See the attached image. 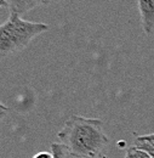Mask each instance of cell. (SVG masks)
Wrapping results in <instances>:
<instances>
[{
    "mask_svg": "<svg viewBox=\"0 0 154 158\" xmlns=\"http://www.w3.org/2000/svg\"><path fill=\"white\" fill-rule=\"evenodd\" d=\"M57 139L74 156L97 158L108 143L101 119L72 116L58 131Z\"/></svg>",
    "mask_w": 154,
    "mask_h": 158,
    "instance_id": "obj_1",
    "label": "cell"
},
{
    "mask_svg": "<svg viewBox=\"0 0 154 158\" xmlns=\"http://www.w3.org/2000/svg\"><path fill=\"white\" fill-rule=\"evenodd\" d=\"M47 29L49 26L45 23L26 21L17 14H10L0 26V55H11L26 49Z\"/></svg>",
    "mask_w": 154,
    "mask_h": 158,
    "instance_id": "obj_2",
    "label": "cell"
},
{
    "mask_svg": "<svg viewBox=\"0 0 154 158\" xmlns=\"http://www.w3.org/2000/svg\"><path fill=\"white\" fill-rule=\"evenodd\" d=\"M142 28L146 35L154 33V0H137Z\"/></svg>",
    "mask_w": 154,
    "mask_h": 158,
    "instance_id": "obj_3",
    "label": "cell"
},
{
    "mask_svg": "<svg viewBox=\"0 0 154 158\" xmlns=\"http://www.w3.org/2000/svg\"><path fill=\"white\" fill-rule=\"evenodd\" d=\"M9 1V10L11 14L24 15L33 9H37L43 5H49L54 0H7Z\"/></svg>",
    "mask_w": 154,
    "mask_h": 158,
    "instance_id": "obj_4",
    "label": "cell"
},
{
    "mask_svg": "<svg viewBox=\"0 0 154 158\" xmlns=\"http://www.w3.org/2000/svg\"><path fill=\"white\" fill-rule=\"evenodd\" d=\"M51 153H52L54 158H79L77 156H74L61 142H54V143H51Z\"/></svg>",
    "mask_w": 154,
    "mask_h": 158,
    "instance_id": "obj_5",
    "label": "cell"
},
{
    "mask_svg": "<svg viewBox=\"0 0 154 158\" xmlns=\"http://www.w3.org/2000/svg\"><path fill=\"white\" fill-rule=\"evenodd\" d=\"M134 146L141 148V150H143V151H146L151 157L154 158V141L153 140L146 139V138H143V136H138V138L136 139Z\"/></svg>",
    "mask_w": 154,
    "mask_h": 158,
    "instance_id": "obj_6",
    "label": "cell"
},
{
    "mask_svg": "<svg viewBox=\"0 0 154 158\" xmlns=\"http://www.w3.org/2000/svg\"><path fill=\"white\" fill-rule=\"evenodd\" d=\"M125 158H152L146 151L136 147V146H132L130 148H128L126 151V155H125Z\"/></svg>",
    "mask_w": 154,
    "mask_h": 158,
    "instance_id": "obj_7",
    "label": "cell"
},
{
    "mask_svg": "<svg viewBox=\"0 0 154 158\" xmlns=\"http://www.w3.org/2000/svg\"><path fill=\"white\" fill-rule=\"evenodd\" d=\"M33 158H54L51 152H46V151H43V152H39L37 153Z\"/></svg>",
    "mask_w": 154,
    "mask_h": 158,
    "instance_id": "obj_8",
    "label": "cell"
},
{
    "mask_svg": "<svg viewBox=\"0 0 154 158\" xmlns=\"http://www.w3.org/2000/svg\"><path fill=\"white\" fill-rule=\"evenodd\" d=\"M7 110H9V108H7L6 106H4V105L0 102V114H5V113L7 112Z\"/></svg>",
    "mask_w": 154,
    "mask_h": 158,
    "instance_id": "obj_9",
    "label": "cell"
},
{
    "mask_svg": "<svg viewBox=\"0 0 154 158\" xmlns=\"http://www.w3.org/2000/svg\"><path fill=\"white\" fill-rule=\"evenodd\" d=\"M0 7H7L9 9V1L7 0H0Z\"/></svg>",
    "mask_w": 154,
    "mask_h": 158,
    "instance_id": "obj_10",
    "label": "cell"
},
{
    "mask_svg": "<svg viewBox=\"0 0 154 158\" xmlns=\"http://www.w3.org/2000/svg\"><path fill=\"white\" fill-rule=\"evenodd\" d=\"M143 138L149 139V140H153V141H154V134H149V135H143Z\"/></svg>",
    "mask_w": 154,
    "mask_h": 158,
    "instance_id": "obj_11",
    "label": "cell"
},
{
    "mask_svg": "<svg viewBox=\"0 0 154 158\" xmlns=\"http://www.w3.org/2000/svg\"><path fill=\"white\" fill-rule=\"evenodd\" d=\"M99 158H107L106 156H102V157H99Z\"/></svg>",
    "mask_w": 154,
    "mask_h": 158,
    "instance_id": "obj_12",
    "label": "cell"
}]
</instances>
